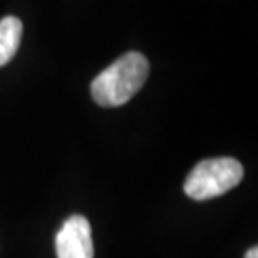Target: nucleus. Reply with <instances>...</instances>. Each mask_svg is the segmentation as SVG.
Returning a JSON list of instances; mask_svg holds the SVG:
<instances>
[{
  "label": "nucleus",
  "instance_id": "nucleus-1",
  "mask_svg": "<svg viewBox=\"0 0 258 258\" xmlns=\"http://www.w3.org/2000/svg\"><path fill=\"white\" fill-rule=\"evenodd\" d=\"M148 76V59L139 52H127L92 81V99L102 107L122 106L138 94Z\"/></svg>",
  "mask_w": 258,
  "mask_h": 258
},
{
  "label": "nucleus",
  "instance_id": "nucleus-2",
  "mask_svg": "<svg viewBox=\"0 0 258 258\" xmlns=\"http://www.w3.org/2000/svg\"><path fill=\"white\" fill-rule=\"evenodd\" d=\"M243 179V166L233 158H213L198 163L184 181V193L205 201L233 189Z\"/></svg>",
  "mask_w": 258,
  "mask_h": 258
},
{
  "label": "nucleus",
  "instance_id": "nucleus-3",
  "mask_svg": "<svg viewBox=\"0 0 258 258\" xmlns=\"http://www.w3.org/2000/svg\"><path fill=\"white\" fill-rule=\"evenodd\" d=\"M57 258H94L91 225L86 216L72 215L55 236Z\"/></svg>",
  "mask_w": 258,
  "mask_h": 258
},
{
  "label": "nucleus",
  "instance_id": "nucleus-4",
  "mask_svg": "<svg viewBox=\"0 0 258 258\" xmlns=\"http://www.w3.org/2000/svg\"><path fill=\"white\" fill-rule=\"evenodd\" d=\"M22 39V22L17 17H4L0 20V67L14 59Z\"/></svg>",
  "mask_w": 258,
  "mask_h": 258
},
{
  "label": "nucleus",
  "instance_id": "nucleus-5",
  "mask_svg": "<svg viewBox=\"0 0 258 258\" xmlns=\"http://www.w3.org/2000/svg\"><path fill=\"white\" fill-rule=\"evenodd\" d=\"M245 258H258V248H256V246H253V248H250L248 251H246Z\"/></svg>",
  "mask_w": 258,
  "mask_h": 258
}]
</instances>
